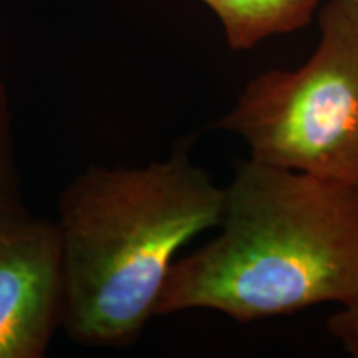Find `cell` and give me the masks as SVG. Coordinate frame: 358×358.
<instances>
[{
  "instance_id": "cell-7",
  "label": "cell",
  "mask_w": 358,
  "mask_h": 358,
  "mask_svg": "<svg viewBox=\"0 0 358 358\" xmlns=\"http://www.w3.org/2000/svg\"><path fill=\"white\" fill-rule=\"evenodd\" d=\"M340 306L342 308L327 322V329L352 357L358 358V289Z\"/></svg>"
},
{
  "instance_id": "cell-6",
  "label": "cell",
  "mask_w": 358,
  "mask_h": 358,
  "mask_svg": "<svg viewBox=\"0 0 358 358\" xmlns=\"http://www.w3.org/2000/svg\"><path fill=\"white\" fill-rule=\"evenodd\" d=\"M25 213L19 198V174L13 155L12 116L6 88L0 85V219Z\"/></svg>"
},
{
  "instance_id": "cell-1",
  "label": "cell",
  "mask_w": 358,
  "mask_h": 358,
  "mask_svg": "<svg viewBox=\"0 0 358 358\" xmlns=\"http://www.w3.org/2000/svg\"><path fill=\"white\" fill-rule=\"evenodd\" d=\"M216 227L174 261L155 315L203 308L249 324L357 292L358 187L243 159Z\"/></svg>"
},
{
  "instance_id": "cell-5",
  "label": "cell",
  "mask_w": 358,
  "mask_h": 358,
  "mask_svg": "<svg viewBox=\"0 0 358 358\" xmlns=\"http://www.w3.org/2000/svg\"><path fill=\"white\" fill-rule=\"evenodd\" d=\"M221 22L232 50H252L264 40L306 29L322 0H201Z\"/></svg>"
},
{
  "instance_id": "cell-3",
  "label": "cell",
  "mask_w": 358,
  "mask_h": 358,
  "mask_svg": "<svg viewBox=\"0 0 358 358\" xmlns=\"http://www.w3.org/2000/svg\"><path fill=\"white\" fill-rule=\"evenodd\" d=\"M315 17L312 55L254 77L216 127L252 159L358 187V0H329Z\"/></svg>"
},
{
  "instance_id": "cell-4",
  "label": "cell",
  "mask_w": 358,
  "mask_h": 358,
  "mask_svg": "<svg viewBox=\"0 0 358 358\" xmlns=\"http://www.w3.org/2000/svg\"><path fill=\"white\" fill-rule=\"evenodd\" d=\"M62 315L57 224L27 211L0 219V358H42Z\"/></svg>"
},
{
  "instance_id": "cell-2",
  "label": "cell",
  "mask_w": 358,
  "mask_h": 358,
  "mask_svg": "<svg viewBox=\"0 0 358 358\" xmlns=\"http://www.w3.org/2000/svg\"><path fill=\"white\" fill-rule=\"evenodd\" d=\"M224 187L176 148L143 166H92L58 201L62 327L73 342H136L178 252L219 224Z\"/></svg>"
}]
</instances>
